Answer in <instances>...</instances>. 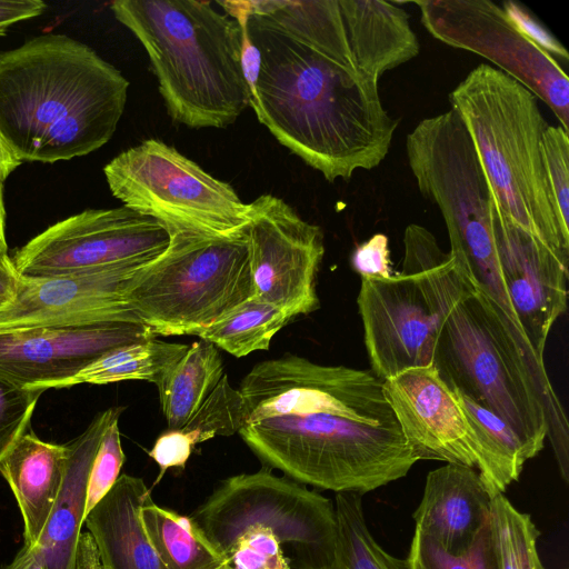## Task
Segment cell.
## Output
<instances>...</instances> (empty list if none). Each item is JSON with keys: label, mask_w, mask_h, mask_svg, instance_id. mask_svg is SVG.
I'll list each match as a JSON object with an SVG mask.
<instances>
[{"label": "cell", "mask_w": 569, "mask_h": 569, "mask_svg": "<svg viewBox=\"0 0 569 569\" xmlns=\"http://www.w3.org/2000/svg\"><path fill=\"white\" fill-rule=\"evenodd\" d=\"M170 241L166 226L124 206L87 209L47 228L11 260L22 278H51L123 264L148 266Z\"/></svg>", "instance_id": "cell-13"}, {"label": "cell", "mask_w": 569, "mask_h": 569, "mask_svg": "<svg viewBox=\"0 0 569 569\" xmlns=\"http://www.w3.org/2000/svg\"><path fill=\"white\" fill-rule=\"evenodd\" d=\"M263 462L302 485L363 495L403 478L418 461L399 425L373 426L332 415H288L239 432Z\"/></svg>", "instance_id": "cell-6"}, {"label": "cell", "mask_w": 569, "mask_h": 569, "mask_svg": "<svg viewBox=\"0 0 569 569\" xmlns=\"http://www.w3.org/2000/svg\"><path fill=\"white\" fill-rule=\"evenodd\" d=\"M46 8L41 0H0V37L6 36L12 24L39 17Z\"/></svg>", "instance_id": "cell-39"}, {"label": "cell", "mask_w": 569, "mask_h": 569, "mask_svg": "<svg viewBox=\"0 0 569 569\" xmlns=\"http://www.w3.org/2000/svg\"><path fill=\"white\" fill-rule=\"evenodd\" d=\"M103 173L114 198L158 220L171 234L237 237L249 223V203L231 184L158 139L122 151Z\"/></svg>", "instance_id": "cell-9"}, {"label": "cell", "mask_w": 569, "mask_h": 569, "mask_svg": "<svg viewBox=\"0 0 569 569\" xmlns=\"http://www.w3.org/2000/svg\"><path fill=\"white\" fill-rule=\"evenodd\" d=\"M239 391L247 423L277 416L332 413L379 427L398 425L383 380L372 371L319 365L291 353L257 363Z\"/></svg>", "instance_id": "cell-12"}, {"label": "cell", "mask_w": 569, "mask_h": 569, "mask_svg": "<svg viewBox=\"0 0 569 569\" xmlns=\"http://www.w3.org/2000/svg\"><path fill=\"white\" fill-rule=\"evenodd\" d=\"M141 519L167 569H232L190 516L159 506L150 496L141 509Z\"/></svg>", "instance_id": "cell-25"}, {"label": "cell", "mask_w": 569, "mask_h": 569, "mask_svg": "<svg viewBox=\"0 0 569 569\" xmlns=\"http://www.w3.org/2000/svg\"><path fill=\"white\" fill-rule=\"evenodd\" d=\"M512 24L536 46L550 56L569 59L565 47L549 33L525 8L515 1H505L502 7Z\"/></svg>", "instance_id": "cell-38"}, {"label": "cell", "mask_w": 569, "mask_h": 569, "mask_svg": "<svg viewBox=\"0 0 569 569\" xmlns=\"http://www.w3.org/2000/svg\"><path fill=\"white\" fill-rule=\"evenodd\" d=\"M154 337L134 322L0 331V378L28 389H57L109 351Z\"/></svg>", "instance_id": "cell-17"}, {"label": "cell", "mask_w": 569, "mask_h": 569, "mask_svg": "<svg viewBox=\"0 0 569 569\" xmlns=\"http://www.w3.org/2000/svg\"><path fill=\"white\" fill-rule=\"evenodd\" d=\"M488 523L497 569H545L537 548L540 531L503 493L492 497Z\"/></svg>", "instance_id": "cell-30"}, {"label": "cell", "mask_w": 569, "mask_h": 569, "mask_svg": "<svg viewBox=\"0 0 569 569\" xmlns=\"http://www.w3.org/2000/svg\"><path fill=\"white\" fill-rule=\"evenodd\" d=\"M247 425V413L239 389H234L224 373L217 387L194 415L180 428L196 447L217 436L239 433Z\"/></svg>", "instance_id": "cell-31"}, {"label": "cell", "mask_w": 569, "mask_h": 569, "mask_svg": "<svg viewBox=\"0 0 569 569\" xmlns=\"http://www.w3.org/2000/svg\"><path fill=\"white\" fill-rule=\"evenodd\" d=\"M453 390V389H452ZM473 430L478 473L491 497L517 481L531 455L515 430L492 411L453 390Z\"/></svg>", "instance_id": "cell-26"}, {"label": "cell", "mask_w": 569, "mask_h": 569, "mask_svg": "<svg viewBox=\"0 0 569 569\" xmlns=\"http://www.w3.org/2000/svg\"><path fill=\"white\" fill-rule=\"evenodd\" d=\"M0 569H48V567L37 549L23 545L14 558Z\"/></svg>", "instance_id": "cell-42"}, {"label": "cell", "mask_w": 569, "mask_h": 569, "mask_svg": "<svg viewBox=\"0 0 569 569\" xmlns=\"http://www.w3.org/2000/svg\"><path fill=\"white\" fill-rule=\"evenodd\" d=\"M292 319L287 311L252 297L192 336L241 358L254 351L268 350L276 333Z\"/></svg>", "instance_id": "cell-28"}, {"label": "cell", "mask_w": 569, "mask_h": 569, "mask_svg": "<svg viewBox=\"0 0 569 569\" xmlns=\"http://www.w3.org/2000/svg\"><path fill=\"white\" fill-rule=\"evenodd\" d=\"M569 132L560 124H548L542 149L546 173L562 223L569 228Z\"/></svg>", "instance_id": "cell-35"}, {"label": "cell", "mask_w": 569, "mask_h": 569, "mask_svg": "<svg viewBox=\"0 0 569 569\" xmlns=\"http://www.w3.org/2000/svg\"><path fill=\"white\" fill-rule=\"evenodd\" d=\"M491 218L497 258L513 312L537 357L543 360L551 327L567 308L569 260L510 221L495 198Z\"/></svg>", "instance_id": "cell-18"}, {"label": "cell", "mask_w": 569, "mask_h": 569, "mask_svg": "<svg viewBox=\"0 0 569 569\" xmlns=\"http://www.w3.org/2000/svg\"><path fill=\"white\" fill-rule=\"evenodd\" d=\"M150 489L136 476L120 475L110 491L86 516L102 569H167L141 519Z\"/></svg>", "instance_id": "cell-22"}, {"label": "cell", "mask_w": 569, "mask_h": 569, "mask_svg": "<svg viewBox=\"0 0 569 569\" xmlns=\"http://www.w3.org/2000/svg\"><path fill=\"white\" fill-rule=\"evenodd\" d=\"M188 348V345L167 342L157 337L121 346L88 365L57 389L124 380H144L157 386Z\"/></svg>", "instance_id": "cell-27"}, {"label": "cell", "mask_w": 569, "mask_h": 569, "mask_svg": "<svg viewBox=\"0 0 569 569\" xmlns=\"http://www.w3.org/2000/svg\"><path fill=\"white\" fill-rule=\"evenodd\" d=\"M190 517L207 537L250 523L270 527L295 569H329L333 559V501L268 467L224 479Z\"/></svg>", "instance_id": "cell-11"}, {"label": "cell", "mask_w": 569, "mask_h": 569, "mask_svg": "<svg viewBox=\"0 0 569 569\" xmlns=\"http://www.w3.org/2000/svg\"><path fill=\"white\" fill-rule=\"evenodd\" d=\"M194 446L180 429H167L156 439L149 456L159 466L157 485L170 468H184Z\"/></svg>", "instance_id": "cell-37"}, {"label": "cell", "mask_w": 569, "mask_h": 569, "mask_svg": "<svg viewBox=\"0 0 569 569\" xmlns=\"http://www.w3.org/2000/svg\"><path fill=\"white\" fill-rule=\"evenodd\" d=\"M473 288L450 253L422 271L361 278L357 305L371 371L386 380L431 366L443 320Z\"/></svg>", "instance_id": "cell-10"}, {"label": "cell", "mask_w": 569, "mask_h": 569, "mask_svg": "<svg viewBox=\"0 0 569 569\" xmlns=\"http://www.w3.org/2000/svg\"><path fill=\"white\" fill-rule=\"evenodd\" d=\"M350 263L361 278H390L392 270L388 237L383 233H375L358 244L351 253Z\"/></svg>", "instance_id": "cell-36"}, {"label": "cell", "mask_w": 569, "mask_h": 569, "mask_svg": "<svg viewBox=\"0 0 569 569\" xmlns=\"http://www.w3.org/2000/svg\"><path fill=\"white\" fill-rule=\"evenodd\" d=\"M21 163L0 142V257H8L4 224L6 210L3 203V184L10 173Z\"/></svg>", "instance_id": "cell-40"}, {"label": "cell", "mask_w": 569, "mask_h": 569, "mask_svg": "<svg viewBox=\"0 0 569 569\" xmlns=\"http://www.w3.org/2000/svg\"><path fill=\"white\" fill-rule=\"evenodd\" d=\"M249 207L244 234L253 298L293 318L313 312L320 305L316 280L325 256L321 228L273 194H261Z\"/></svg>", "instance_id": "cell-15"}, {"label": "cell", "mask_w": 569, "mask_h": 569, "mask_svg": "<svg viewBox=\"0 0 569 569\" xmlns=\"http://www.w3.org/2000/svg\"><path fill=\"white\" fill-rule=\"evenodd\" d=\"M43 391L19 387L0 378V459L30 428L31 416Z\"/></svg>", "instance_id": "cell-34"}, {"label": "cell", "mask_w": 569, "mask_h": 569, "mask_svg": "<svg viewBox=\"0 0 569 569\" xmlns=\"http://www.w3.org/2000/svg\"><path fill=\"white\" fill-rule=\"evenodd\" d=\"M361 497L355 492L335 495L337 539L329 569H407L406 560L387 552L370 532Z\"/></svg>", "instance_id": "cell-29"}, {"label": "cell", "mask_w": 569, "mask_h": 569, "mask_svg": "<svg viewBox=\"0 0 569 569\" xmlns=\"http://www.w3.org/2000/svg\"><path fill=\"white\" fill-rule=\"evenodd\" d=\"M406 153L420 193L441 212L459 270L516 322L495 246L492 190L458 114L422 119L407 134Z\"/></svg>", "instance_id": "cell-7"}, {"label": "cell", "mask_w": 569, "mask_h": 569, "mask_svg": "<svg viewBox=\"0 0 569 569\" xmlns=\"http://www.w3.org/2000/svg\"><path fill=\"white\" fill-rule=\"evenodd\" d=\"M129 81L89 46L44 33L0 52V142L20 162L86 156L117 130Z\"/></svg>", "instance_id": "cell-2"}, {"label": "cell", "mask_w": 569, "mask_h": 569, "mask_svg": "<svg viewBox=\"0 0 569 569\" xmlns=\"http://www.w3.org/2000/svg\"><path fill=\"white\" fill-rule=\"evenodd\" d=\"M111 11L146 50L174 122L226 128L250 106L237 19L199 0H117Z\"/></svg>", "instance_id": "cell-4"}, {"label": "cell", "mask_w": 569, "mask_h": 569, "mask_svg": "<svg viewBox=\"0 0 569 569\" xmlns=\"http://www.w3.org/2000/svg\"><path fill=\"white\" fill-rule=\"evenodd\" d=\"M19 279L11 258L0 257V306L14 297Z\"/></svg>", "instance_id": "cell-41"}, {"label": "cell", "mask_w": 569, "mask_h": 569, "mask_svg": "<svg viewBox=\"0 0 569 569\" xmlns=\"http://www.w3.org/2000/svg\"><path fill=\"white\" fill-rule=\"evenodd\" d=\"M122 410L111 407L98 413L82 433L67 443L66 476L44 530L33 547L48 569H78L90 469L107 427Z\"/></svg>", "instance_id": "cell-21"}, {"label": "cell", "mask_w": 569, "mask_h": 569, "mask_svg": "<svg viewBox=\"0 0 569 569\" xmlns=\"http://www.w3.org/2000/svg\"><path fill=\"white\" fill-rule=\"evenodd\" d=\"M244 4L237 20L259 52V122L329 182L377 168L398 127L378 88L390 70L353 36L340 0Z\"/></svg>", "instance_id": "cell-1"}, {"label": "cell", "mask_w": 569, "mask_h": 569, "mask_svg": "<svg viewBox=\"0 0 569 569\" xmlns=\"http://www.w3.org/2000/svg\"><path fill=\"white\" fill-rule=\"evenodd\" d=\"M147 266L123 264L51 278L20 277L14 297L0 306V331L34 327L141 323L126 292Z\"/></svg>", "instance_id": "cell-16"}, {"label": "cell", "mask_w": 569, "mask_h": 569, "mask_svg": "<svg viewBox=\"0 0 569 569\" xmlns=\"http://www.w3.org/2000/svg\"><path fill=\"white\" fill-rule=\"evenodd\" d=\"M492 497L475 468L446 463L426 478L413 512L415 529L449 553H461L473 542L490 516Z\"/></svg>", "instance_id": "cell-20"}, {"label": "cell", "mask_w": 569, "mask_h": 569, "mask_svg": "<svg viewBox=\"0 0 569 569\" xmlns=\"http://www.w3.org/2000/svg\"><path fill=\"white\" fill-rule=\"evenodd\" d=\"M68 447L41 440L27 429L0 459L23 521L24 546L33 548L48 522L68 463Z\"/></svg>", "instance_id": "cell-23"}, {"label": "cell", "mask_w": 569, "mask_h": 569, "mask_svg": "<svg viewBox=\"0 0 569 569\" xmlns=\"http://www.w3.org/2000/svg\"><path fill=\"white\" fill-rule=\"evenodd\" d=\"M119 418L107 427L94 456L87 487L86 516L110 491L123 466ZM86 518V517H84Z\"/></svg>", "instance_id": "cell-33"}, {"label": "cell", "mask_w": 569, "mask_h": 569, "mask_svg": "<svg viewBox=\"0 0 569 569\" xmlns=\"http://www.w3.org/2000/svg\"><path fill=\"white\" fill-rule=\"evenodd\" d=\"M224 375L222 357L211 342H192L157 385L168 429H180Z\"/></svg>", "instance_id": "cell-24"}, {"label": "cell", "mask_w": 569, "mask_h": 569, "mask_svg": "<svg viewBox=\"0 0 569 569\" xmlns=\"http://www.w3.org/2000/svg\"><path fill=\"white\" fill-rule=\"evenodd\" d=\"M432 366L453 390L507 422L536 457L549 438L560 476L569 481L568 420L525 335L476 288L443 320Z\"/></svg>", "instance_id": "cell-3"}, {"label": "cell", "mask_w": 569, "mask_h": 569, "mask_svg": "<svg viewBox=\"0 0 569 569\" xmlns=\"http://www.w3.org/2000/svg\"><path fill=\"white\" fill-rule=\"evenodd\" d=\"M383 390L418 461L477 468L476 439L466 411L432 365L409 368L383 380Z\"/></svg>", "instance_id": "cell-19"}, {"label": "cell", "mask_w": 569, "mask_h": 569, "mask_svg": "<svg viewBox=\"0 0 569 569\" xmlns=\"http://www.w3.org/2000/svg\"><path fill=\"white\" fill-rule=\"evenodd\" d=\"M438 41L479 54L542 100L569 132V78L556 58L526 38L490 0L413 1Z\"/></svg>", "instance_id": "cell-14"}, {"label": "cell", "mask_w": 569, "mask_h": 569, "mask_svg": "<svg viewBox=\"0 0 569 569\" xmlns=\"http://www.w3.org/2000/svg\"><path fill=\"white\" fill-rule=\"evenodd\" d=\"M253 297L246 234H171L168 249L130 280L126 299L157 336H192Z\"/></svg>", "instance_id": "cell-8"}, {"label": "cell", "mask_w": 569, "mask_h": 569, "mask_svg": "<svg viewBox=\"0 0 569 569\" xmlns=\"http://www.w3.org/2000/svg\"><path fill=\"white\" fill-rule=\"evenodd\" d=\"M489 521V520H488ZM407 569H497L489 523L461 553H449L437 542L415 529Z\"/></svg>", "instance_id": "cell-32"}, {"label": "cell", "mask_w": 569, "mask_h": 569, "mask_svg": "<svg viewBox=\"0 0 569 569\" xmlns=\"http://www.w3.org/2000/svg\"><path fill=\"white\" fill-rule=\"evenodd\" d=\"M449 101L500 210L569 260V228L559 217L543 160L548 123L536 96L497 68L481 63L450 92Z\"/></svg>", "instance_id": "cell-5"}]
</instances>
